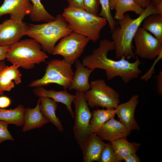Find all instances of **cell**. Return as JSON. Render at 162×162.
<instances>
[{"mask_svg": "<svg viewBox=\"0 0 162 162\" xmlns=\"http://www.w3.org/2000/svg\"><path fill=\"white\" fill-rule=\"evenodd\" d=\"M114 50L115 46L112 41L102 39L99 42L98 47L83 58L82 63L85 66L94 70H104L106 78L109 80L119 77L127 84L137 78L142 72L139 68L142 63L137 56L136 55V60L132 62L124 57L117 60L109 58L108 53Z\"/></svg>", "mask_w": 162, "mask_h": 162, "instance_id": "obj_1", "label": "cell"}, {"mask_svg": "<svg viewBox=\"0 0 162 162\" xmlns=\"http://www.w3.org/2000/svg\"><path fill=\"white\" fill-rule=\"evenodd\" d=\"M153 14L158 13L152 2L136 18L132 19L129 14H126L122 19L118 21V26L111 33L117 59L124 57L129 59L136 57L132 45L134 37L144 19Z\"/></svg>", "mask_w": 162, "mask_h": 162, "instance_id": "obj_2", "label": "cell"}, {"mask_svg": "<svg viewBox=\"0 0 162 162\" xmlns=\"http://www.w3.org/2000/svg\"><path fill=\"white\" fill-rule=\"evenodd\" d=\"M52 21L40 24H29L25 35L34 39L43 50L52 54L56 42L73 31L62 14Z\"/></svg>", "mask_w": 162, "mask_h": 162, "instance_id": "obj_3", "label": "cell"}, {"mask_svg": "<svg viewBox=\"0 0 162 162\" xmlns=\"http://www.w3.org/2000/svg\"><path fill=\"white\" fill-rule=\"evenodd\" d=\"M62 14L73 32L84 35L93 42L99 39L101 30L107 23L104 18L82 9L67 7Z\"/></svg>", "mask_w": 162, "mask_h": 162, "instance_id": "obj_4", "label": "cell"}, {"mask_svg": "<svg viewBox=\"0 0 162 162\" xmlns=\"http://www.w3.org/2000/svg\"><path fill=\"white\" fill-rule=\"evenodd\" d=\"M41 49L40 44L33 38L20 40L10 46L6 59L12 64L32 69L36 64L45 62L49 57Z\"/></svg>", "mask_w": 162, "mask_h": 162, "instance_id": "obj_5", "label": "cell"}, {"mask_svg": "<svg viewBox=\"0 0 162 162\" xmlns=\"http://www.w3.org/2000/svg\"><path fill=\"white\" fill-rule=\"evenodd\" d=\"M74 74L71 65L63 59H52L47 63L45 73L43 76L32 81L28 86L35 88L54 83L66 89L70 85Z\"/></svg>", "mask_w": 162, "mask_h": 162, "instance_id": "obj_6", "label": "cell"}, {"mask_svg": "<svg viewBox=\"0 0 162 162\" xmlns=\"http://www.w3.org/2000/svg\"><path fill=\"white\" fill-rule=\"evenodd\" d=\"M90 89L85 93L88 105L92 108L101 107L116 109L120 103L119 95L102 79L91 81Z\"/></svg>", "mask_w": 162, "mask_h": 162, "instance_id": "obj_7", "label": "cell"}, {"mask_svg": "<svg viewBox=\"0 0 162 162\" xmlns=\"http://www.w3.org/2000/svg\"><path fill=\"white\" fill-rule=\"evenodd\" d=\"M73 102L75 105L74 123L73 128L74 137L80 145L92 133L90 121L92 116L84 93L76 91Z\"/></svg>", "mask_w": 162, "mask_h": 162, "instance_id": "obj_8", "label": "cell"}, {"mask_svg": "<svg viewBox=\"0 0 162 162\" xmlns=\"http://www.w3.org/2000/svg\"><path fill=\"white\" fill-rule=\"evenodd\" d=\"M89 41L84 35L72 32L60 39L52 54L62 56L65 61L72 65L81 56Z\"/></svg>", "mask_w": 162, "mask_h": 162, "instance_id": "obj_9", "label": "cell"}, {"mask_svg": "<svg viewBox=\"0 0 162 162\" xmlns=\"http://www.w3.org/2000/svg\"><path fill=\"white\" fill-rule=\"evenodd\" d=\"M133 40L135 55L140 58L152 60L162 52V43L142 27H139Z\"/></svg>", "mask_w": 162, "mask_h": 162, "instance_id": "obj_10", "label": "cell"}, {"mask_svg": "<svg viewBox=\"0 0 162 162\" xmlns=\"http://www.w3.org/2000/svg\"><path fill=\"white\" fill-rule=\"evenodd\" d=\"M26 22L7 19L0 24V46H10L20 40L26 32Z\"/></svg>", "mask_w": 162, "mask_h": 162, "instance_id": "obj_11", "label": "cell"}, {"mask_svg": "<svg viewBox=\"0 0 162 162\" xmlns=\"http://www.w3.org/2000/svg\"><path fill=\"white\" fill-rule=\"evenodd\" d=\"M139 96L133 95L127 102L119 104L115 109L119 121L130 132L139 130L140 127L135 118L134 114L139 102Z\"/></svg>", "mask_w": 162, "mask_h": 162, "instance_id": "obj_12", "label": "cell"}, {"mask_svg": "<svg viewBox=\"0 0 162 162\" xmlns=\"http://www.w3.org/2000/svg\"><path fill=\"white\" fill-rule=\"evenodd\" d=\"M32 7L30 0H4L0 6V17L8 14L10 19L22 21L25 16L29 15Z\"/></svg>", "mask_w": 162, "mask_h": 162, "instance_id": "obj_13", "label": "cell"}, {"mask_svg": "<svg viewBox=\"0 0 162 162\" xmlns=\"http://www.w3.org/2000/svg\"><path fill=\"white\" fill-rule=\"evenodd\" d=\"M113 117L104 124L95 134L102 140L112 142L119 139L126 138L130 134L119 121Z\"/></svg>", "mask_w": 162, "mask_h": 162, "instance_id": "obj_14", "label": "cell"}, {"mask_svg": "<svg viewBox=\"0 0 162 162\" xmlns=\"http://www.w3.org/2000/svg\"><path fill=\"white\" fill-rule=\"evenodd\" d=\"M106 144L95 133L91 134L79 145L82 151L83 161L100 162L102 152Z\"/></svg>", "mask_w": 162, "mask_h": 162, "instance_id": "obj_15", "label": "cell"}, {"mask_svg": "<svg viewBox=\"0 0 162 162\" xmlns=\"http://www.w3.org/2000/svg\"><path fill=\"white\" fill-rule=\"evenodd\" d=\"M33 92L37 96L49 98L57 102L63 104L66 106L71 118H74V113L72 108V104L75 98V95L69 93L66 89L61 91L47 90L42 86L35 87Z\"/></svg>", "mask_w": 162, "mask_h": 162, "instance_id": "obj_16", "label": "cell"}, {"mask_svg": "<svg viewBox=\"0 0 162 162\" xmlns=\"http://www.w3.org/2000/svg\"><path fill=\"white\" fill-rule=\"evenodd\" d=\"M75 63L76 70L68 89L85 93L90 88L89 79L94 70L84 66L78 59Z\"/></svg>", "mask_w": 162, "mask_h": 162, "instance_id": "obj_17", "label": "cell"}, {"mask_svg": "<svg viewBox=\"0 0 162 162\" xmlns=\"http://www.w3.org/2000/svg\"><path fill=\"white\" fill-rule=\"evenodd\" d=\"M40 104L38 99L34 108L28 107L25 108L24 115V123L22 129L23 132L41 128L49 122L41 113L39 108Z\"/></svg>", "mask_w": 162, "mask_h": 162, "instance_id": "obj_18", "label": "cell"}, {"mask_svg": "<svg viewBox=\"0 0 162 162\" xmlns=\"http://www.w3.org/2000/svg\"><path fill=\"white\" fill-rule=\"evenodd\" d=\"M19 66L12 64L5 66L0 73V90L10 91L15 86L21 82L22 75L18 70Z\"/></svg>", "mask_w": 162, "mask_h": 162, "instance_id": "obj_19", "label": "cell"}, {"mask_svg": "<svg viewBox=\"0 0 162 162\" xmlns=\"http://www.w3.org/2000/svg\"><path fill=\"white\" fill-rule=\"evenodd\" d=\"M40 110L44 118L52 123L59 131H63L64 129L61 122L56 116V112L58 108L57 102L53 99L45 97H39Z\"/></svg>", "mask_w": 162, "mask_h": 162, "instance_id": "obj_20", "label": "cell"}, {"mask_svg": "<svg viewBox=\"0 0 162 162\" xmlns=\"http://www.w3.org/2000/svg\"><path fill=\"white\" fill-rule=\"evenodd\" d=\"M110 142L120 161L130 154L136 153L141 146L139 142H129L126 138H121Z\"/></svg>", "mask_w": 162, "mask_h": 162, "instance_id": "obj_21", "label": "cell"}, {"mask_svg": "<svg viewBox=\"0 0 162 162\" xmlns=\"http://www.w3.org/2000/svg\"><path fill=\"white\" fill-rule=\"evenodd\" d=\"M25 109L24 106L21 104L14 109L0 108V120L6 122L9 124L18 127L23 126Z\"/></svg>", "mask_w": 162, "mask_h": 162, "instance_id": "obj_22", "label": "cell"}, {"mask_svg": "<svg viewBox=\"0 0 162 162\" xmlns=\"http://www.w3.org/2000/svg\"><path fill=\"white\" fill-rule=\"evenodd\" d=\"M142 28L162 43V15L158 14L150 15L143 21Z\"/></svg>", "mask_w": 162, "mask_h": 162, "instance_id": "obj_23", "label": "cell"}, {"mask_svg": "<svg viewBox=\"0 0 162 162\" xmlns=\"http://www.w3.org/2000/svg\"><path fill=\"white\" fill-rule=\"evenodd\" d=\"M144 9L135 0H119L116 3L114 10H115L114 19L117 21L122 19L127 12L133 11L140 15Z\"/></svg>", "mask_w": 162, "mask_h": 162, "instance_id": "obj_24", "label": "cell"}, {"mask_svg": "<svg viewBox=\"0 0 162 162\" xmlns=\"http://www.w3.org/2000/svg\"><path fill=\"white\" fill-rule=\"evenodd\" d=\"M115 109H98L93 111L90 124L92 133H95L106 122L116 115Z\"/></svg>", "mask_w": 162, "mask_h": 162, "instance_id": "obj_25", "label": "cell"}, {"mask_svg": "<svg viewBox=\"0 0 162 162\" xmlns=\"http://www.w3.org/2000/svg\"><path fill=\"white\" fill-rule=\"evenodd\" d=\"M33 7L29 15L31 20L34 22H47L54 20L56 17L50 14L46 10L40 0H30Z\"/></svg>", "mask_w": 162, "mask_h": 162, "instance_id": "obj_26", "label": "cell"}, {"mask_svg": "<svg viewBox=\"0 0 162 162\" xmlns=\"http://www.w3.org/2000/svg\"><path fill=\"white\" fill-rule=\"evenodd\" d=\"M101 6V11L98 15L105 19L108 23L111 33L118 25L117 22L114 19L111 12L109 0H99Z\"/></svg>", "mask_w": 162, "mask_h": 162, "instance_id": "obj_27", "label": "cell"}, {"mask_svg": "<svg viewBox=\"0 0 162 162\" xmlns=\"http://www.w3.org/2000/svg\"><path fill=\"white\" fill-rule=\"evenodd\" d=\"M120 161L111 142L106 143L102 152L99 162Z\"/></svg>", "mask_w": 162, "mask_h": 162, "instance_id": "obj_28", "label": "cell"}, {"mask_svg": "<svg viewBox=\"0 0 162 162\" xmlns=\"http://www.w3.org/2000/svg\"><path fill=\"white\" fill-rule=\"evenodd\" d=\"M8 124L7 122L0 120V144L5 141L14 140L8 129Z\"/></svg>", "mask_w": 162, "mask_h": 162, "instance_id": "obj_29", "label": "cell"}, {"mask_svg": "<svg viewBox=\"0 0 162 162\" xmlns=\"http://www.w3.org/2000/svg\"><path fill=\"white\" fill-rule=\"evenodd\" d=\"M84 10L95 15H98L100 5L99 0H83Z\"/></svg>", "mask_w": 162, "mask_h": 162, "instance_id": "obj_30", "label": "cell"}, {"mask_svg": "<svg viewBox=\"0 0 162 162\" xmlns=\"http://www.w3.org/2000/svg\"><path fill=\"white\" fill-rule=\"evenodd\" d=\"M162 58V52H161L156 58L153 64L149 70L140 78L141 80H144L145 81L148 80L152 76L154 73V66Z\"/></svg>", "mask_w": 162, "mask_h": 162, "instance_id": "obj_31", "label": "cell"}, {"mask_svg": "<svg viewBox=\"0 0 162 162\" xmlns=\"http://www.w3.org/2000/svg\"><path fill=\"white\" fill-rule=\"evenodd\" d=\"M68 7L84 9L83 0H67Z\"/></svg>", "mask_w": 162, "mask_h": 162, "instance_id": "obj_32", "label": "cell"}, {"mask_svg": "<svg viewBox=\"0 0 162 162\" xmlns=\"http://www.w3.org/2000/svg\"><path fill=\"white\" fill-rule=\"evenodd\" d=\"M11 103V99L8 97L0 96V108L4 109L8 107Z\"/></svg>", "mask_w": 162, "mask_h": 162, "instance_id": "obj_33", "label": "cell"}, {"mask_svg": "<svg viewBox=\"0 0 162 162\" xmlns=\"http://www.w3.org/2000/svg\"><path fill=\"white\" fill-rule=\"evenodd\" d=\"M156 89L158 93L162 94V71H160L156 76Z\"/></svg>", "mask_w": 162, "mask_h": 162, "instance_id": "obj_34", "label": "cell"}, {"mask_svg": "<svg viewBox=\"0 0 162 162\" xmlns=\"http://www.w3.org/2000/svg\"><path fill=\"white\" fill-rule=\"evenodd\" d=\"M10 46H0V62L6 58Z\"/></svg>", "mask_w": 162, "mask_h": 162, "instance_id": "obj_35", "label": "cell"}, {"mask_svg": "<svg viewBox=\"0 0 162 162\" xmlns=\"http://www.w3.org/2000/svg\"><path fill=\"white\" fill-rule=\"evenodd\" d=\"M124 160L125 162H140V160L136 153L132 154L126 158Z\"/></svg>", "mask_w": 162, "mask_h": 162, "instance_id": "obj_36", "label": "cell"}, {"mask_svg": "<svg viewBox=\"0 0 162 162\" xmlns=\"http://www.w3.org/2000/svg\"><path fill=\"white\" fill-rule=\"evenodd\" d=\"M136 2L142 8L144 9L152 2V0H135Z\"/></svg>", "mask_w": 162, "mask_h": 162, "instance_id": "obj_37", "label": "cell"}, {"mask_svg": "<svg viewBox=\"0 0 162 162\" xmlns=\"http://www.w3.org/2000/svg\"><path fill=\"white\" fill-rule=\"evenodd\" d=\"M154 6L158 14L162 15V1L154 5Z\"/></svg>", "mask_w": 162, "mask_h": 162, "instance_id": "obj_38", "label": "cell"}, {"mask_svg": "<svg viewBox=\"0 0 162 162\" xmlns=\"http://www.w3.org/2000/svg\"><path fill=\"white\" fill-rule=\"evenodd\" d=\"M119 0H109V5L111 10H114L115 5Z\"/></svg>", "mask_w": 162, "mask_h": 162, "instance_id": "obj_39", "label": "cell"}, {"mask_svg": "<svg viewBox=\"0 0 162 162\" xmlns=\"http://www.w3.org/2000/svg\"><path fill=\"white\" fill-rule=\"evenodd\" d=\"M5 63L4 61L3 60L0 62V73L3 69L6 66ZM4 94V92L1 91L0 90V96Z\"/></svg>", "mask_w": 162, "mask_h": 162, "instance_id": "obj_40", "label": "cell"}, {"mask_svg": "<svg viewBox=\"0 0 162 162\" xmlns=\"http://www.w3.org/2000/svg\"><path fill=\"white\" fill-rule=\"evenodd\" d=\"M162 0H152V2L155 5Z\"/></svg>", "mask_w": 162, "mask_h": 162, "instance_id": "obj_41", "label": "cell"}]
</instances>
